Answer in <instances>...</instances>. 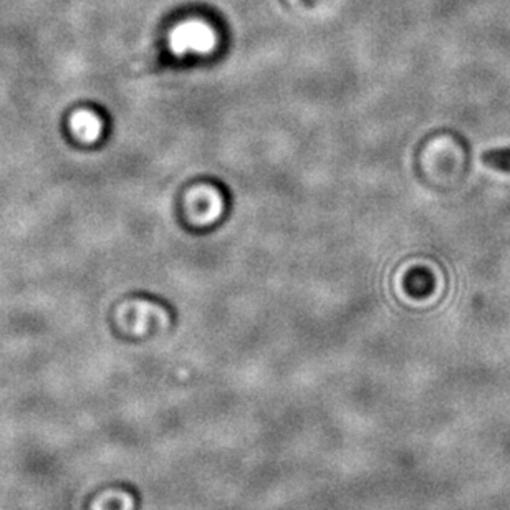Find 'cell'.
<instances>
[{
  "label": "cell",
  "instance_id": "obj_1",
  "mask_svg": "<svg viewBox=\"0 0 510 510\" xmlns=\"http://www.w3.org/2000/svg\"><path fill=\"white\" fill-rule=\"evenodd\" d=\"M215 37L211 28L201 22H187L171 35V45L177 54H205L213 48Z\"/></svg>",
  "mask_w": 510,
  "mask_h": 510
},
{
  "label": "cell",
  "instance_id": "obj_2",
  "mask_svg": "<svg viewBox=\"0 0 510 510\" xmlns=\"http://www.w3.org/2000/svg\"><path fill=\"white\" fill-rule=\"evenodd\" d=\"M72 128L78 138L84 141H95L102 135L103 123L96 113L90 110L76 112L72 118Z\"/></svg>",
  "mask_w": 510,
  "mask_h": 510
},
{
  "label": "cell",
  "instance_id": "obj_3",
  "mask_svg": "<svg viewBox=\"0 0 510 510\" xmlns=\"http://www.w3.org/2000/svg\"><path fill=\"white\" fill-rule=\"evenodd\" d=\"M483 161L487 166L510 173V148L485 151L483 155Z\"/></svg>",
  "mask_w": 510,
  "mask_h": 510
}]
</instances>
